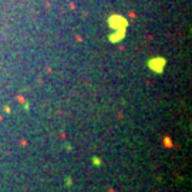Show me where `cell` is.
<instances>
[{
  "mask_svg": "<svg viewBox=\"0 0 192 192\" xmlns=\"http://www.w3.org/2000/svg\"><path fill=\"white\" fill-rule=\"evenodd\" d=\"M164 64H165V61H164L162 59H155L154 61H151V63H150V67L154 71H157V73H161Z\"/></svg>",
  "mask_w": 192,
  "mask_h": 192,
  "instance_id": "1",
  "label": "cell"
},
{
  "mask_svg": "<svg viewBox=\"0 0 192 192\" xmlns=\"http://www.w3.org/2000/svg\"><path fill=\"white\" fill-rule=\"evenodd\" d=\"M92 164H94V165H96V167H101V159L98 158V157H92Z\"/></svg>",
  "mask_w": 192,
  "mask_h": 192,
  "instance_id": "2",
  "label": "cell"
},
{
  "mask_svg": "<svg viewBox=\"0 0 192 192\" xmlns=\"http://www.w3.org/2000/svg\"><path fill=\"white\" fill-rule=\"evenodd\" d=\"M71 185H73V178L67 175V176H66V187H67V188H70Z\"/></svg>",
  "mask_w": 192,
  "mask_h": 192,
  "instance_id": "3",
  "label": "cell"
}]
</instances>
